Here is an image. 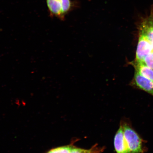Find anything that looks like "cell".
I'll return each mask as SVG.
<instances>
[{
	"mask_svg": "<svg viewBox=\"0 0 153 153\" xmlns=\"http://www.w3.org/2000/svg\"><path fill=\"white\" fill-rule=\"evenodd\" d=\"M130 64L134 68L136 71L153 81V70L149 68L144 62L134 60L130 62Z\"/></svg>",
	"mask_w": 153,
	"mask_h": 153,
	"instance_id": "cell-7",
	"label": "cell"
},
{
	"mask_svg": "<svg viewBox=\"0 0 153 153\" xmlns=\"http://www.w3.org/2000/svg\"><path fill=\"white\" fill-rule=\"evenodd\" d=\"M102 149H99L97 146V145L94 146L88 150L76 148L74 147L71 153H100L102 152Z\"/></svg>",
	"mask_w": 153,
	"mask_h": 153,
	"instance_id": "cell-8",
	"label": "cell"
},
{
	"mask_svg": "<svg viewBox=\"0 0 153 153\" xmlns=\"http://www.w3.org/2000/svg\"><path fill=\"white\" fill-rule=\"evenodd\" d=\"M135 61L143 62L145 57L153 51V47L148 37L143 32L139 31Z\"/></svg>",
	"mask_w": 153,
	"mask_h": 153,
	"instance_id": "cell-3",
	"label": "cell"
},
{
	"mask_svg": "<svg viewBox=\"0 0 153 153\" xmlns=\"http://www.w3.org/2000/svg\"><path fill=\"white\" fill-rule=\"evenodd\" d=\"M49 14L64 20L66 15L74 8V3L71 0H46Z\"/></svg>",
	"mask_w": 153,
	"mask_h": 153,
	"instance_id": "cell-2",
	"label": "cell"
},
{
	"mask_svg": "<svg viewBox=\"0 0 153 153\" xmlns=\"http://www.w3.org/2000/svg\"><path fill=\"white\" fill-rule=\"evenodd\" d=\"M114 146L117 153H129L127 142L124 137L123 127L120 125L115 135Z\"/></svg>",
	"mask_w": 153,
	"mask_h": 153,
	"instance_id": "cell-6",
	"label": "cell"
},
{
	"mask_svg": "<svg viewBox=\"0 0 153 153\" xmlns=\"http://www.w3.org/2000/svg\"><path fill=\"white\" fill-rule=\"evenodd\" d=\"M74 146L72 145L59 147L52 149L47 153H71Z\"/></svg>",
	"mask_w": 153,
	"mask_h": 153,
	"instance_id": "cell-9",
	"label": "cell"
},
{
	"mask_svg": "<svg viewBox=\"0 0 153 153\" xmlns=\"http://www.w3.org/2000/svg\"><path fill=\"white\" fill-rule=\"evenodd\" d=\"M131 85L153 96V81L135 71Z\"/></svg>",
	"mask_w": 153,
	"mask_h": 153,
	"instance_id": "cell-4",
	"label": "cell"
},
{
	"mask_svg": "<svg viewBox=\"0 0 153 153\" xmlns=\"http://www.w3.org/2000/svg\"><path fill=\"white\" fill-rule=\"evenodd\" d=\"M139 31L143 32L147 36L153 47V8L150 14L141 21Z\"/></svg>",
	"mask_w": 153,
	"mask_h": 153,
	"instance_id": "cell-5",
	"label": "cell"
},
{
	"mask_svg": "<svg viewBox=\"0 0 153 153\" xmlns=\"http://www.w3.org/2000/svg\"><path fill=\"white\" fill-rule=\"evenodd\" d=\"M143 62L149 68L153 70V51L146 55Z\"/></svg>",
	"mask_w": 153,
	"mask_h": 153,
	"instance_id": "cell-10",
	"label": "cell"
},
{
	"mask_svg": "<svg viewBox=\"0 0 153 153\" xmlns=\"http://www.w3.org/2000/svg\"><path fill=\"white\" fill-rule=\"evenodd\" d=\"M124 137L129 150V153H145L146 148L145 141L141 138L131 126L126 122H122Z\"/></svg>",
	"mask_w": 153,
	"mask_h": 153,
	"instance_id": "cell-1",
	"label": "cell"
}]
</instances>
